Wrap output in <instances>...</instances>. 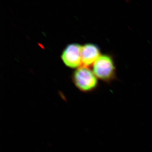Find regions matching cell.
<instances>
[{"mask_svg":"<svg viewBox=\"0 0 152 152\" xmlns=\"http://www.w3.org/2000/svg\"><path fill=\"white\" fill-rule=\"evenodd\" d=\"M92 70L98 79L105 83H111L116 77L115 61L110 54L101 55L93 64Z\"/></svg>","mask_w":152,"mask_h":152,"instance_id":"6da1fadb","label":"cell"},{"mask_svg":"<svg viewBox=\"0 0 152 152\" xmlns=\"http://www.w3.org/2000/svg\"><path fill=\"white\" fill-rule=\"evenodd\" d=\"M98 80L92 70L85 66L77 68L73 74L74 84L83 92L89 93L94 91L99 84Z\"/></svg>","mask_w":152,"mask_h":152,"instance_id":"7a4b0ae2","label":"cell"},{"mask_svg":"<svg viewBox=\"0 0 152 152\" xmlns=\"http://www.w3.org/2000/svg\"><path fill=\"white\" fill-rule=\"evenodd\" d=\"M82 47L78 44H70L64 49L61 58L68 67L75 69L81 66Z\"/></svg>","mask_w":152,"mask_h":152,"instance_id":"3957f363","label":"cell"},{"mask_svg":"<svg viewBox=\"0 0 152 152\" xmlns=\"http://www.w3.org/2000/svg\"><path fill=\"white\" fill-rule=\"evenodd\" d=\"M101 55L100 50L97 45L92 43L85 44L82 47V65L88 67L93 65Z\"/></svg>","mask_w":152,"mask_h":152,"instance_id":"277c9868","label":"cell"}]
</instances>
